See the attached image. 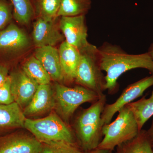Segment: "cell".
Here are the masks:
<instances>
[{
  "mask_svg": "<svg viewBox=\"0 0 153 153\" xmlns=\"http://www.w3.org/2000/svg\"><path fill=\"white\" fill-rule=\"evenodd\" d=\"M146 132L147 135L150 140L151 141H153V120L152 122V125H151V127L148 130V131H146Z\"/></svg>",
  "mask_w": 153,
  "mask_h": 153,
  "instance_id": "83f0119b",
  "label": "cell"
},
{
  "mask_svg": "<svg viewBox=\"0 0 153 153\" xmlns=\"http://www.w3.org/2000/svg\"><path fill=\"white\" fill-rule=\"evenodd\" d=\"M26 118L23 110L16 102L0 104V128H25Z\"/></svg>",
  "mask_w": 153,
  "mask_h": 153,
  "instance_id": "2e32d148",
  "label": "cell"
},
{
  "mask_svg": "<svg viewBox=\"0 0 153 153\" xmlns=\"http://www.w3.org/2000/svg\"><path fill=\"white\" fill-rule=\"evenodd\" d=\"M148 52L153 60V43L151 44L149 50H148Z\"/></svg>",
  "mask_w": 153,
  "mask_h": 153,
  "instance_id": "f1b7e54d",
  "label": "cell"
},
{
  "mask_svg": "<svg viewBox=\"0 0 153 153\" xmlns=\"http://www.w3.org/2000/svg\"><path fill=\"white\" fill-rule=\"evenodd\" d=\"M30 45L27 35L13 24L0 31V50L16 52L26 49Z\"/></svg>",
  "mask_w": 153,
  "mask_h": 153,
  "instance_id": "5bb4252c",
  "label": "cell"
},
{
  "mask_svg": "<svg viewBox=\"0 0 153 153\" xmlns=\"http://www.w3.org/2000/svg\"><path fill=\"white\" fill-rule=\"evenodd\" d=\"M58 51L64 81L68 83L74 82L81 56L80 51L65 41L61 43Z\"/></svg>",
  "mask_w": 153,
  "mask_h": 153,
  "instance_id": "9a60e30c",
  "label": "cell"
},
{
  "mask_svg": "<svg viewBox=\"0 0 153 153\" xmlns=\"http://www.w3.org/2000/svg\"><path fill=\"white\" fill-rule=\"evenodd\" d=\"M141 130L146 123L153 116V91L149 98L143 97L137 101L128 104Z\"/></svg>",
  "mask_w": 153,
  "mask_h": 153,
  "instance_id": "ac0fdd59",
  "label": "cell"
},
{
  "mask_svg": "<svg viewBox=\"0 0 153 153\" xmlns=\"http://www.w3.org/2000/svg\"><path fill=\"white\" fill-rule=\"evenodd\" d=\"M11 91L15 102L24 109L32 100L39 85L23 70L14 71L10 75Z\"/></svg>",
  "mask_w": 153,
  "mask_h": 153,
  "instance_id": "30bf717a",
  "label": "cell"
},
{
  "mask_svg": "<svg viewBox=\"0 0 153 153\" xmlns=\"http://www.w3.org/2000/svg\"><path fill=\"white\" fill-rule=\"evenodd\" d=\"M55 107V91L52 86L50 84L40 85L23 112L26 117H34L46 114Z\"/></svg>",
  "mask_w": 153,
  "mask_h": 153,
  "instance_id": "7c38bea8",
  "label": "cell"
},
{
  "mask_svg": "<svg viewBox=\"0 0 153 153\" xmlns=\"http://www.w3.org/2000/svg\"><path fill=\"white\" fill-rule=\"evenodd\" d=\"M140 131L133 113L127 105L119 110L114 121L103 126V138L97 148L114 151L118 146L135 137Z\"/></svg>",
  "mask_w": 153,
  "mask_h": 153,
  "instance_id": "277c9868",
  "label": "cell"
},
{
  "mask_svg": "<svg viewBox=\"0 0 153 153\" xmlns=\"http://www.w3.org/2000/svg\"><path fill=\"white\" fill-rule=\"evenodd\" d=\"M91 7V0H61L57 17L85 15Z\"/></svg>",
  "mask_w": 153,
  "mask_h": 153,
  "instance_id": "ffe728a7",
  "label": "cell"
},
{
  "mask_svg": "<svg viewBox=\"0 0 153 153\" xmlns=\"http://www.w3.org/2000/svg\"><path fill=\"white\" fill-rule=\"evenodd\" d=\"M42 147L32 134L14 133L0 137V153H39Z\"/></svg>",
  "mask_w": 153,
  "mask_h": 153,
  "instance_id": "9c48e42d",
  "label": "cell"
},
{
  "mask_svg": "<svg viewBox=\"0 0 153 153\" xmlns=\"http://www.w3.org/2000/svg\"><path fill=\"white\" fill-rule=\"evenodd\" d=\"M106 101L104 94L87 109L82 111L74 121L76 143L82 152L96 149L103 138L101 115Z\"/></svg>",
  "mask_w": 153,
  "mask_h": 153,
  "instance_id": "7a4b0ae2",
  "label": "cell"
},
{
  "mask_svg": "<svg viewBox=\"0 0 153 153\" xmlns=\"http://www.w3.org/2000/svg\"><path fill=\"white\" fill-rule=\"evenodd\" d=\"M59 27L65 41L79 51L90 44L87 41L88 30L85 15L60 17Z\"/></svg>",
  "mask_w": 153,
  "mask_h": 153,
  "instance_id": "ba28073f",
  "label": "cell"
},
{
  "mask_svg": "<svg viewBox=\"0 0 153 153\" xmlns=\"http://www.w3.org/2000/svg\"><path fill=\"white\" fill-rule=\"evenodd\" d=\"M13 7V15L16 22L27 25L35 16L31 0H10Z\"/></svg>",
  "mask_w": 153,
  "mask_h": 153,
  "instance_id": "7402d4cb",
  "label": "cell"
},
{
  "mask_svg": "<svg viewBox=\"0 0 153 153\" xmlns=\"http://www.w3.org/2000/svg\"><path fill=\"white\" fill-rule=\"evenodd\" d=\"M54 91L55 107L64 121L68 125L74 112L81 105L86 102L93 103L100 97L94 91L78 85L70 87L56 83Z\"/></svg>",
  "mask_w": 153,
  "mask_h": 153,
  "instance_id": "8992f818",
  "label": "cell"
},
{
  "mask_svg": "<svg viewBox=\"0 0 153 153\" xmlns=\"http://www.w3.org/2000/svg\"><path fill=\"white\" fill-rule=\"evenodd\" d=\"M12 17L10 5L6 0H0V30L10 22Z\"/></svg>",
  "mask_w": 153,
  "mask_h": 153,
  "instance_id": "d4e9b609",
  "label": "cell"
},
{
  "mask_svg": "<svg viewBox=\"0 0 153 153\" xmlns=\"http://www.w3.org/2000/svg\"><path fill=\"white\" fill-rule=\"evenodd\" d=\"M62 33L55 25V20L37 18L33 25V42L37 48L54 47L64 41L65 38Z\"/></svg>",
  "mask_w": 153,
  "mask_h": 153,
  "instance_id": "8fae6325",
  "label": "cell"
},
{
  "mask_svg": "<svg viewBox=\"0 0 153 153\" xmlns=\"http://www.w3.org/2000/svg\"><path fill=\"white\" fill-rule=\"evenodd\" d=\"M113 151L105 149H100L96 148L91 150L82 152L81 153H113Z\"/></svg>",
  "mask_w": 153,
  "mask_h": 153,
  "instance_id": "4316f807",
  "label": "cell"
},
{
  "mask_svg": "<svg viewBox=\"0 0 153 153\" xmlns=\"http://www.w3.org/2000/svg\"><path fill=\"white\" fill-rule=\"evenodd\" d=\"M15 102L11 91V79L10 75L0 86V104L7 105Z\"/></svg>",
  "mask_w": 153,
  "mask_h": 153,
  "instance_id": "cb8c5ba5",
  "label": "cell"
},
{
  "mask_svg": "<svg viewBox=\"0 0 153 153\" xmlns=\"http://www.w3.org/2000/svg\"><path fill=\"white\" fill-rule=\"evenodd\" d=\"M153 85V75L146 76L128 85L114 103L105 104L101 115L103 125L111 122L114 114L122 108L143 95L145 91Z\"/></svg>",
  "mask_w": 153,
  "mask_h": 153,
  "instance_id": "52a82bcc",
  "label": "cell"
},
{
  "mask_svg": "<svg viewBox=\"0 0 153 153\" xmlns=\"http://www.w3.org/2000/svg\"><path fill=\"white\" fill-rule=\"evenodd\" d=\"M115 153H153L152 142L142 129L135 137L117 147Z\"/></svg>",
  "mask_w": 153,
  "mask_h": 153,
  "instance_id": "e0dca14e",
  "label": "cell"
},
{
  "mask_svg": "<svg viewBox=\"0 0 153 153\" xmlns=\"http://www.w3.org/2000/svg\"><path fill=\"white\" fill-rule=\"evenodd\" d=\"M82 152L76 144L63 143H42V147L39 153H81Z\"/></svg>",
  "mask_w": 153,
  "mask_h": 153,
  "instance_id": "603a6c76",
  "label": "cell"
},
{
  "mask_svg": "<svg viewBox=\"0 0 153 153\" xmlns=\"http://www.w3.org/2000/svg\"><path fill=\"white\" fill-rule=\"evenodd\" d=\"M98 49L100 68L106 73L105 89L109 94L117 92L118 79L126 71L135 68H145L153 75V60L148 52L131 55L118 45L108 42H105Z\"/></svg>",
  "mask_w": 153,
  "mask_h": 153,
  "instance_id": "6da1fadb",
  "label": "cell"
},
{
  "mask_svg": "<svg viewBox=\"0 0 153 153\" xmlns=\"http://www.w3.org/2000/svg\"><path fill=\"white\" fill-rule=\"evenodd\" d=\"M9 76L8 70L7 67L0 66V86L5 82Z\"/></svg>",
  "mask_w": 153,
  "mask_h": 153,
  "instance_id": "484cf974",
  "label": "cell"
},
{
  "mask_svg": "<svg viewBox=\"0 0 153 153\" xmlns=\"http://www.w3.org/2000/svg\"><path fill=\"white\" fill-rule=\"evenodd\" d=\"M152 149L153 151V141L152 142Z\"/></svg>",
  "mask_w": 153,
  "mask_h": 153,
  "instance_id": "f546056e",
  "label": "cell"
},
{
  "mask_svg": "<svg viewBox=\"0 0 153 153\" xmlns=\"http://www.w3.org/2000/svg\"><path fill=\"white\" fill-rule=\"evenodd\" d=\"M25 128L42 143H66L77 144L74 131L54 113L38 119H26Z\"/></svg>",
  "mask_w": 153,
  "mask_h": 153,
  "instance_id": "3957f363",
  "label": "cell"
},
{
  "mask_svg": "<svg viewBox=\"0 0 153 153\" xmlns=\"http://www.w3.org/2000/svg\"><path fill=\"white\" fill-rule=\"evenodd\" d=\"M37 18L55 20L57 18L61 0H31Z\"/></svg>",
  "mask_w": 153,
  "mask_h": 153,
  "instance_id": "44dd1931",
  "label": "cell"
},
{
  "mask_svg": "<svg viewBox=\"0 0 153 153\" xmlns=\"http://www.w3.org/2000/svg\"><path fill=\"white\" fill-rule=\"evenodd\" d=\"M80 52L81 56L74 82L94 91L100 97L104 95L105 76L100 68L98 48L90 44Z\"/></svg>",
  "mask_w": 153,
  "mask_h": 153,
  "instance_id": "5b68a950",
  "label": "cell"
},
{
  "mask_svg": "<svg viewBox=\"0 0 153 153\" xmlns=\"http://www.w3.org/2000/svg\"><path fill=\"white\" fill-rule=\"evenodd\" d=\"M22 70L38 85L50 84V76L35 56H32L25 61Z\"/></svg>",
  "mask_w": 153,
  "mask_h": 153,
  "instance_id": "d6986e66",
  "label": "cell"
},
{
  "mask_svg": "<svg viewBox=\"0 0 153 153\" xmlns=\"http://www.w3.org/2000/svg\"><path fill=\"white\" fill-rule=\"evenodd\" d=\"M35 57L44 66L51 79L58 82L64 81L58 50L52 46L37 48Z\"/></svg>",
  "mask_w": 153,
  "mask_h": 153,
  "instance_id": "4fadbf2b",
  "label": "cell"
}]
</instances>
